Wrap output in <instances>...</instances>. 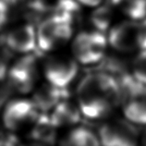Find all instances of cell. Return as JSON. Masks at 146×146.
Returning a JSON list of instances; mask_svg holds the SVG:
<instances>
[{"label": "cell", "instance_id": "6da1fadb", "mask_svg": "<svg viewBox=\"0 0 146 146\" xmlns=\"http://www.w3.org/2000/svg\"><path fill=\"white\" fill-rule=\"evenodd\" d=\"M71 24L70 13L56 12L44 19L36 31L38 47L48 52L66 43L72 34Z\"/></svg>", "mask_w": 146, "mask_h": 146}, {"label": "cell", "instance_id": "7a4b0ae2", "mask_svg": "<svg viewBox=\"0 0 146 146\" xmlns=\"http://www.w3.org/2000/svg\"><path fill=\"white\" fill-rule=\"evenodd\" d=\"M106 49V39L99 32L80 33L72 43V53L77 62L93 64L102 59Z\"/></svg>", "mask_w": 146, "mask_h": 146}, {"label": "cell", "instance_id": "3957f363", "mask_svg": "<svg viewBox=\"0 0 146 146\" xmlns=\"http://www.w3.org/2000/svg\"><path fill=\"white\" fill-rule=\"evenodd\" d=\"M39 111L32 100L17 99L9 102L2 113V122L5 128L17 131L30 124H33Z\"/></svg>", "mask_w": 146, "mask_h": 146}, {"label": "cell", "instance_id": "277c9868", "mask_svg": "<svg viewBox=\"0 0 146 146\" xmlns=\"http://www.w3.org/2000/svg\"><path fill=\"white\" fill-rule=\"evenodd\" d=\"M77 72V61L66 56H52L44 64V73L47 82L61 89H65L71 83Z\"/></svg>", "mask_w": 146, "mask_h": 146}, {"label": "cell", "instance_id": "5b68a950", "mask_svg": "<svg viewBox=\"0 0 146 146\" xmlns=\"http://www.w3.org/2000/svg\"><path fill=\"white\" fill-rule=\"evenodd\" d=\"M37 72L36 58L27 54L10 65L7 76L9 82L15 89L22 93H27L36 82Z\"/></svg>", "mask_w": 146, "mask_h": 146}, {"label": "cell", "instance_id": "8992f818", "mask_svg": "<svg viewBox=\"0 0 146 146\" xmlns=\"http://www.w3.org/2000/svg\"><path fill=\"white\" fill-rule=\"evenodd\" d=\"M77 100L80 111L89 118H100L110 112L112 104L94 92L79 83Z\"/></svg>", "mask_w": 146, "mask_h": 146}, {"label": "cell", "instance_id": "52a82bcc", "mask_svg": "<svg viewBox=\"0 0 146 146\" xmlns=\"http://www.w3.org/2000/svg\"><path fill=\"white\" fill-rule=\"evenodd\" d=\"M80 84L106 99L112 105L119 100V85L113 77L105 73H91L84 77Z\"/></svg>", "mask_w": 146, "mask_h": 146}, {"label": "cell", "instance_id": "ba28073f", "mask_svg": "<svg viewBox=\"0 0 146 146\" xmlns=\"http://www.w3.org/2000/svg\"><path fill=\"white\" fill-rule=\"evenodd\" d=\"M5 41L10 51L27 55L32 53L37 45L36 31L32 24H22L11 30Z\"/></svg>", "mask_w": 146, "mask_h": 146}, {"label": "cell", "instance_id": "9c48e42d", "mask_svg": "<svg viewBox=\"0 0 146 146\" xmlns=\"http://www.w3.org/2000/svg\"><path fill=\"white\" fill-rule=\"evenodd\" d=\"M109 44L119 52H130L138 47L139 24L136 22H123L111 30Z\"/></svg>", "mask_w": 146, "mask_h": 146}, {"label": "cell", "instance_id": "30bf717a", "mask_svg": "<svg viewBox=\"0 0 146 146\" xmlns=\"http://www.w3.org/2000/svg\"><path fill=\"white\" fill-rule=\"evenodd\" d=\"M64 96V89L46 82V84H43L35 91L32 101L38 111L47 113L55 108L57 104L62 101Z\"/></svg>", "mask_w": 146, "mask_h": 146}, {"label": "cell", "instance_id": "8fae6325", "mask_svg": "<svg viewBox=\"0 0 146 146\" xmlns=\"http://www.w3.org/2000/svg\"><path fill=\"white\" fill-rule=\"evenodd\" d=\"M80 108L75 105L67 101H61L52 110L51 116L49 117L53 125L58 128L77 123L80 119Z\"/></svg>", "mask_w": 146, "mask_h": 146}, {"label": "cell", "instance_id": "7c38bea8", "mask_svg": "<svg viewBox=\"0 0 146 146\" xmlns=\"http://www.w3.org/2000/svg\"><path fill=\"white\" fill-rule=\"evenodd\" d=\"M99 141L101 146H119L124 141L131 139L128 130L116 124H106L99 130Z\"/></svg>", "mask_w": 146, "mask_h": 146}, {"label": "cell", "instance_id": "4fadbf2b", "mask_svg": "<svg viewBox=\"0 0 146 146\" xmlns=\"http://www.w3.org/2000/svg\"><path fill=\"white\" fill-rule=\"evenodd\" d=\"M60 146H101L99 138L86 128L72 129L61 141Z\"/></svg>", "mask_w": 146, "mask_h": 146}, {"label": "cell", "instance_id": "5bb4252c", "mask_svg": "<svg viewBox=\"0 0 146 146\" xmlns=\"http://www.w3.org/2000/svg\"><path fill=\"white\" fill-rule=\"evenodd\" d=\"M56 128L53 125L50 117L44 113L39 115L33 122L32 136L37 143H49L55 139V129Z\"/></svg>", "mask_w": 146, "mask_h": 146}, {"label": "cell", "instance_id": "9a60e30c", "mask_svg": "<svg viewBox=\"0 0 146 146\" xmlns=\"http://www.w3.org/2000/svg\"><path fill=\"white\" fill-rule=\"evenodd\" d=\"M112 2L132 20H141L146 16V0H112Z\"/></svg>", "mask_w": 146, "mask_h": 146}, {"label": "cell", "instance_id": "2e32d148", "mask_svg": "<svg viewBox=\"0 0 146 146\" xmlns=\"http://www.w3.org/2000/svg\"><path fill=\"white\" fill-rule=\"evenodd\" d=\"M124 115L129 121L146 125V101L133 100L124 107Z\"/></svg>", "mask_w": 146, "mask_h": 146}, {"label": "cell", "instance_id": "e0dca14e", "mask_svg": "<svg viewBox=\"0 0 146 146\" xmlns=\"http://www.w3.org/2000/svg\"><path fill=\"white\" fill-rule=\"evenodd\" d=\"M111 11L108 7H99L92 15V21L100 31L107 29L111 21Z\"/></svg>", "mask_w": 146, "mask_h": 146}, {"label": "cell", "instance_id": "ac0fdd59", "mask_svg": "<svg viewBox=\"0 0 146 146\" xmlns=\"http://www.w3.org/2000/svg\"><path fill=\"white\" fill-rule=\"evenodd\" d=\"M133 75L141 83L146 84V51H143L133 63Z\"/></svg>", "mask_w": 146, "mask_h": 146}, {"label": "cell", "instance_id": "d6986e66", "mask_svg": "<svg viewBox=\"0 0 146 146\" xmlns=\"http://www.w3.org/2000/svg\"><path fill=\"white\" fill-rule=\"evenodd\" d=\"M10 68V50L0 48V82L7 76Z\"/></svg>", "mask_w": 146, "mask_h": 146}, {"label": "cell", "instance_id": "ffe728a7", "mask_svg": "<svg viewBox=\"0 0 146 146\" xmlns=\"http://www.w3.org/2000/svg\"><path fill=\"white\" fill-rule=\"evenodd\" d=\"M138 47L146 51V21L143 23L139 24V42Z\"/></svg>", "mask_w": 146, "mask_h": 146}, {"label": "cell", "instance_id": "44dd1931", "mask_svg": "<svg viewBox=\"0 0 146 146\" xmlns=\"http://www.w3.org/2000/svg\"><path fill=\"white\" fill-rule=\"evenodd\" d=\"M9 5L4 0H0V28L6 24L9 18Z\"/></svg>", "mask_w": 146, "mask_h": 146}, {"label": "cell", "instance_id": "7402d4cb", "mask_svg": "<svg viewBox=\"0 0 146 146\" xmlns=\"http://www.w3.org/2000/svg\"><path fill=\"white\" fill-rule=\"evenodd\" d=\"M76 1L87 7H96L102 2V0H76Z\"/></svg>", "mask_w": 146, "mask_h": 146}, {"label": "cell", "instance_id": "603a6c76", "mask_svg": "<svg viewBox=\"0 0 146 146\" xmlns=\"http://www.w3.org/2000/svg\"><path fill=\"white\" fill-rule=\"evenodd\" d=\"M119 146H136V143H135V141H134L133 139L131 138V139H129L128 141H124V143H121Z\"/></svg>", "mask_w": 146, "mask_h": 146}, {"label": "cell", "instance_id": "cb8c5ba5", "mask_svg": "<svg viewBox=\"0 0 146 146\" xmlns=\"http://www.w3.org/2000/svg\"><path fill=\"white\" fill-rule=\"evenodd\" d=\"M24 146H45L44 144L43 143H37V141H34V143H28Z\"/></svg>", "mask_w": 146, "mask_h": 146}, {"label": "cell", "instance_id": "d4e9b609", "mask_svg": "<svg viewBox=\"0 0 146 146\" xmlns=\"http://www.w3.org/2000/svg\"><path fill=\"white\" fill-rule=\"evenodd\" d=\"M143 146H146V132L143 136Z\"/></svg>", "mask_w": 146, "mask_h": 146}]
</instances>
